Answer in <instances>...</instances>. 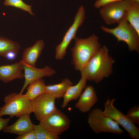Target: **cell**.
I'll use <instances>...</instances> for the list:
<instances>
[{
    "label": "cell",
    "instance_id": "603a6c76",
    "mask_svg": "<svg viewBox=\"0 0 139 139\" xmlns=\"http://www.w3.org/2000/svg\"><path fill=\"white\" fill-rule=\"evenodd\" d=\"M126 115L133 124L135 125H139V107L138 105L130 108Z\"/></svg>",
    "mask_w": 139,
    "mask_h": 139
},
{
    "label": "cell",
    "instance_id": "484cf974",
    "mask_svg": "<svg viewBox=\"0 0 139 139\" xmlns=\"http://www.w3.org/2000/svg\"><path fill=\"white\" fill-rule=\"evenodd\" d=\"M18 52L14 51H10L5 54L4 57L9 60H13L15 58Z\"/></svg>",
    "mask_w": 139,
    "mask_h": 139
},
{
    "label": "cell",
    "instance_id": "ac0fdd59",
    "mask_svg": "<svg viewBox=\"0 0 139 139\" xmlns=\"http://www.w3.org/2000/svg\"><path fill=\"white\" fill-rule=\"evenodd\" d=\"M73 85L71 81L65 78L59 83L46 85L45 92L52 95L56 99H60L63 98L68 89Z\"/></svg>",
    "mask_w": 139,
    "mask_h": 139
},
{
    "label": "cell",
    "instance_id": "52a82bcc",
    "mask_svg": "<svg viewBox=\"0 0 139 139\" xmlns=\"http://www.w3.org/2000/svg\"><path fill=\"white\" fill-rule=\"evenodd\" d=\"M85 16L84 7L81 6L75 15L73 24L65 33L61 42L56 48L55 58L56 59H62L65 56L67 49L71 41L76 38L77 31L84 22Z\"/></svg>",
    "mask_w": 139,
    "mask_h": 139
},
{
    "label": "cell",
    "instance_id": "2e32d148",
    "mask_svg": "<svg viewBox=\"0 0 139 139\" xmlns=\"http://www.w3.org/2000/svg\"><path fill=\"white\" fill-rule=\"evenodd\" d=\"M87 81L85 78L81 76L76 84L73 85L69 87L63 97L62 108H65L70 102L78 99L86 86Z\"/></svg>",
    "mask_w": 139,
    "mask_h": 139
},
{
    "label": "cell",
    "instance_id": "4fadbf2b",
    "mask_svg": "<svg viewBox=\"0 0 139 139\" xmlns=\"http://www.w3.org/2000/svg\"><path fill=\"white\" fill-rule=\"evenodd\" d=\"M23 64L21 60L11 64L0 66V80L7 83L15 79H22Z\"/></svg>",
    "mask_w": 139,
    "mask_h": 139
},
{
    "label": "cell",
    "instance_id": "277c9868",
    "mask_svg": "<svg viewBox=\"0 0 139 139\" xmlns=\"http://www.w3.org/2000/svg\"><path fill=\"white\" fill-rule=\"evenodd\" d=\"M118 24L113 28H109L104 26H101L100 28L104 32L113 35L118 42L122 41L126 43L129 51L138 52L139 34L125 19Z\"/></svg>",
    "mask_w": 139,
    "mask_h": 139
},
{
    "label": "cell",
    "instance_id": "ffe728a7",
    "mask_svg": "<svg viewBox=\"0 0 139 139\" xmlns=\"http://www.w3.org/2000/svg\"><path fill=\"white\" fill-rule=\"evenodd\" d=\"M20 48L18 43L0 37V56L4 57L8 52L12 51H19Z\"/></svg>",
    "mask_w": 139,
    "mask_h": 139
},
{
    "label": "cell",
    "instance_id": "d6986e66",
    "mask_svg": "<svg viewBox=\"0 0 139 139\" xmlns=\"http://www.w3.org/2000/svg\"><path fill=\"white\" fill-rule=\"evenodd\" d=\"M46 86L42 79L35 81L28 86L27 92L24 95L31 101L45 92Z\"/></svg>",
    "mask_w": 139,
    "mask_h": 139
},
{
    "label": "cell",
    "instance_id": "7a4b0ae2",
    "mask_svg": "<svg viewBox=\"0 0 139 139\" xmlns=\"http://www.w3.org/2000/svg\"><path fill=\"white\" fill-rule=\"evenodd\" d=\"M74 46L71 49L72 64L80 71L91 58L101 47L98 37L94 34L86 38H76Z\"/></svg>",
    "mask_w": 139,
    "mask_h": 139
},
{
    "label": "cell",
    "instance_id": "9c48e42d",
    "mask_svg": "<svg viewBox=\"0 0 139 139\" xmlns=\"http://www.w3.org/2000/svg\"><path fill=\"white\" fill-rule=\"evenodd\" d=\"M71 122L69 118L57 108L41 121L39 124L55 135L59 136L70 128Z\"/></svg>",
    "mask_w": 139,
    "mask_h": 139
},
{
    "label": "cell",
    "instance_id": "e0dca14e",
    "mask_svg": "<svg viewBox=\"0 0 139 139\" xmlns=\"http://www.w3.org/2000/svg\"><path fill=\"white\" fill-rule=\"evenodd\" d=\"M126 20L139 34V2L129 1L125 16Z\"/></svg>",
    "mask_w": 139,
    "mask_h": 139
},
{
    "label": "cell",
    "instance_id": "8992f818",
    "mask_svg": "<svg viewBox=\"0 0 139 139\" xmlns=\"http://www.w3.org/2000/svg\"><path fill=\"white\" fill-rule=\"evenodd\" d=\"M115 99H108L104 104V113L116 122L133 139L139 138V128L114 105Z\"/></svg>",
    "mask_w": 139,
    "mask_h": 139
},
{
    "label": "cell",
    "instance_id": "d4e9b609",
    "mask_svg": "<svg viewBox=\"0 0 139 139\" xmlns=\"http://www.w3.org/2000/svg\"><path fill=\"white\" fill-rule=\"evenodd\" d=\"M17 139H36V137L34 129L27 132L23 134L18 136Z\"/></svg>",
    "mask_w": 139,
    "mask_h": 139
},
{
    "label": "cell",
    "instance_id": "44dd1931",
    "mask_svg": "<svg viewBox=\"0 0 139 139\" xmlns=\"http://www.w3.org/2000/svg\"><path fill=\"white\" fill-rule=\"evenodd\" d=\"M33 129L36 139H58L60 138L59 136L55 135L40 124L34 125Z\"/></svg>",
    "mask_w": 139,
    "mask_h": 139
},
{
    "label": "cell",
    "instance_id": "9a60e30c",
    "mask_svg": "<svg viewBox=\"0 0 139 139\" xmlns=\"http://www.w3.org/2000/svg\"><path fill=\"white\" fill-rule=\"evenodd\" d=\"M44 47L43 41L39 40L32 46L26 48L22 54L21 61L23 63L30 66H35L36 62Z\"/></svg>",
    "mask_w": 139,
    "mask_h": 139
},
{
    "label": "cell",
    "instance_id": "4316f807",
    "mask_svg": "<svg viewBox=\"0 0 139 139\" xmlns=\"http://www.w3.org/2000/svg\"><path fill=\"white\" fill-rule=\"evenodd\" d=\"M11 118H3L0 117V131L8 125Z\"/></svg>",
    "mask_w": 139,
    "mask_h": 139
},
{
    "label": "cell",
    "instance_id": "8fae6325",
    "mask_svg": "<svg viewBox=\"0 0 139 139\" xmlns=\"http://www.w3.org/2000/svg\"><path fill=\"white\" fill-rule=\"evenodd\" d=\"M24 81L20 93H23L26 88L31 82L45 77L51 76L56 73L55 70L46 66L42 68H38L23 64Z\"/></svg>",
    "mask_w": 139,
    "mask_h": 139
},
{
    "label": "cell",
    "instance_id": "ba28073f",
    "mask_svg": "<svg viewBox=\"0 0 139 139\" xmlns=\"http://www.w3.org/2000/svg\"><path fill=\"white\" fill-rule=\"evenodd\" d=\"M129 0H121L106 5L100 8L99 14L108 25L118 24L125 19Z\"/></svg>",
    "mask_w": 139,
    "mask_h": 139
},
{
    "label": "cell",
    "instance_id": "3957f363",
    "mask_svg": "<svg viewBox=\"0 0 139 139\" xmlns=\"http://www.w3.org/2000/svg\"><path fill=\"white\" fill-rule=\"evenodd\" d=\"M5 104L0 107V117L8 115L11 118L15 116L19 117L32 112L31 101L24 94L13 93L5 96Z\"/></svg>",
    "mask_w": 139,
    "mask_h": 139
},
{
    "label": "cell",
    "instance_id": "6da1fadb",
    "mask_svg": "<svg viewBox=\"0 0 139 139\" xmlns=\"http://www.w3.org/2000/svg\"><path fill=\"white\" fill-rule=\"evenodd\" d=\"M115 61L109 55L105 46L101 47L80 72L81 76L98 83L108 77L112 72Z\"/></svg>",
    "mask_w": 139,
    "mask_h": 139
},
{
    "label": "cell",
    "instance_id": "5b68a950",
    "mask_svg": "<svg viewBox=\"0 0 139 139\" xmlns=\"http://www.w3.org/2000/svg\"><path fill=\"white\" fill-rule=\"evenodd\" d=\"M88 120L90 128L97 134L104 133L120 134L124 132L116 122L105 115L99 108L92 110Z\"/></svg>",
    "mask_w": 139,
    "mask_h": 139
},
{
    "label": "cell",
    "instance_id": "7402d4cb",
    "mask_svg": "<svg viewBox=\"0 0 139 139\" xmlns=\"http://www.w3.org/2000/svg\"><path fill=\"white\" fill-rule=\"evenodd\" d=\"M4 5L12 6L21 9L34 15L32 10L31 6L25 3L22 0H5Z\"/></svg>",
    "mask_w": 139,
    "mask_h": 139
},
{
    "label": "cell",
    "instance_id": "5bb4252c",
    "mask_svg": "<svg viewBox=\"0 0 139 139\" xmlns=\"http://www.w3.org/2000/svg\"><path fill=\"white\" fill-rule=\"evenodd\" d=\"M34 125L31 120L30 115L25 114L19 117L13 123L7 126L3 131L5 133L19 136L33 129Z\"/></svg>",
    "mask_w": 139,
    "mask_h": 139
},
{
    "label": "cell",
    "instance_id": "7c38bea8",
    "mask_svg": "<svg viewBox=\"0 0 139 139\" xmlns=\"http://www.w3.org/2000/svg\"><path fill=\"white\" fill-rule=\"evenodd\" d=\"M78 99L75 107L83 113L89 111L98 101L94 89L91 85L86 86Z\"/></svg>",
    "mask_w": 139,
    "mask_h": 139
},
{
    "label": "cell",
    "instance_id": "83f0119b",
    "mask_svg": "<svg viewBox=\"0 0 139 139\" xmlns=\"http://www.w3.org/2000/svg\"><path fill=\"white\" fill-rule=\"evenodd\" d=\"M129 1H135L139 2V0H129Z\"/></svg>",
    "mask_w": 139,
    "mask_h": 139
},
{
    "label": "cell",
    "instance_id": "30bf717a",
    "mask_svg": "<svg viewBox=\"0 0 139 139\" xmlns=\"http://www.w3.org/2000/svg\"><path fill=\"white\" fill-rule=\"evenodd\" d=\"M56 99L52 95L45 92L31 101L32 112L37 120L41 121L57 108Z\"/></svg>",
    "mask_w": 139,
    "mask_h": 139
},
{
    "label": "cell",
    "instance_id": "cb8c5ba5",
    "mask_svg": "<svg viewBox=\"0 0 139 139\" xmlns=\"http://www.w3.org/2000/svg\"><path fill=\"white\" fill-rule=\"evenodd\" d=\"M121 0H96L94 6V7L100 9L101 7L107 4Z\"/></svg>",
    "mask_w": 139,
    "mask_h": 139
}]
</instances>
